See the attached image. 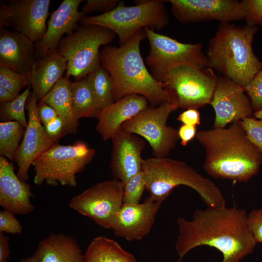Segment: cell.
I'll return each mask as SVG.
<instances>
[{"label":"cell","instance_id":"1","mask_svg":"<svg viewBox=\"0 0 262 262\" xmlns=\"http://www.w3.org/2000/svg\"><path fill=\"white\" fill-rule=\"evenodd\" d=\"M177 224V262L202 246L217 249L223 256L221 262H240L253 253L257 244L248 229L246 211L235 206L196 209L191 220L179 217Z\"/></svg>","mask_w":262,"mask_h":262},{"label":"cell","instance_id":"2","mask_svg":"<svg viewBox=\"0 0 262 262\" xmlns=\"http://www.w3.org/2000/svg\"><path fill=\"white\" fill-rule=\"evenodd\" d=\"M196 138L205 149L203 168L210 176L247 182L259 173L262 150L248 140L240 121L198 131Z\"/></svg>","mask_w":262,"mask_h":262},{"label":"cell","instance_id":"3","mask_svg":"<svg viewBox=\"0 0 262 262\" xmlns=\"http://www.w3.org/2000/svg\"><path fill=\"white\" fill-rule=\"evenodd\" d=\"M146 38L143 29L123 45L118 47L107 45L100 50V64L112 82L114 102L131 94L145 97L152 106L168 102L162 83L153 77L141 56L140 43Z\"/></svg>","mask_w":262,"mask_h":262},{"label":"cell","instance_id":"4","mask_svg":"<svg viewBox=\"0 0 262 262\" xmlns=\"http://www.w3.org/2000/svg\"><path fill=\"white\" fill-rule=\"evenodd\" d=\"M258 29L247 24L219 23L208 43L207 67L244 88L262 69L252 47Z\"/></svg>","mask_w":262,"mask_h":262},{"label":"cell","instance_id":"5","mask_svg":"<svg viewBox=\"0 0 262 262\" xmlns=\"http://www.w3.org/2000/svg\"><path fill=\"white\" fill-rule=\"evenodd\" d=\"M142 171L145 190L157 201L163 203L175 188L185 185L195 190L207 207H226V200L218 186L184 162L166 157L143 159Z\"/></svg>","mask_w":262,"mask_h":262},{"label":"cell","instance_id":"6","mask_svg":"<svg viewBox=\"0 0 262 262\" xmlns=\"http://www.w3.org/2000/svg\"><path fill=\"white\" fill-rule=\"evenodd\" d=\"M134 6H127L120 1L113 10L94 16H83L82 25H98L112 31L118 38L120 46L125 44L138 31L145 28L161 30L169 21L162 0H134Z\"/></svg>","mask_w":262,"mask_h":262},{"label":"cell","instance_id":"7","mask_svg":"<svg viewBox=\"0 0 262 262\" xmlns=\"http://www.w3.org/2000/svg\"><path fill=\"white\" fill-rule=\"evenodd\" d=\"M95 154L96 149L83 141L68 145L56 144L33 163L34 183L38 186L45 182L53 186L76 187V174L84 169Z\"/></svg>","mask_w":262,"mask_h":262},{"label":"cell","instance_id":"8","mask_svg":"<svg viewBox=\"0 0 262 262\" xmlns=\"http://www.w3.org/2000/svg\"><path fill=\"white\" fill-rule=\"evenodd\" d=\"M116 34L98 25H82L70 35L60 40L56 50L67 61L66 75L75 81L85 78L100 65L102 46L113 42Z\"/></svg>","mask_w":262,"mask_h":262},{"label":"cell","instance_id":"9","mask_svg":"<svg viewBox=\"0 0 262 262\" xmlns=\"http://www.w3.org/2000/svg\"><path fill=\"white\" fill-rule=\"evenodd\" d=\"M217 78L207 67L182 66L170 71L161 83L168 102L177 109H198L211 102Z\"/></svg>","mask_w":262,"mask_h":262},{"label":"cell","instance_id":"10","mask_svg":"<svg viewBox=\"0 0 262 262\" xmlns=\"http://www.w3.org/2000/svg\"><path fill=\"white\" fill-rule=\"evenodd\" d=\"M144 29L149 44L146 63L158 82L162 83L170 71L180 66L207 67V59L202 43H183L147 28Z\"/></svg>","mask_w":262,"mask_h":262},{"label":"cell","instance_id":"11","mask_svg":"<svg viewBox=\"0 0 262 262\" xmlns=\"http://www.w3.org/2000/svg\"><path fill=\"white\" fill-rule=\"evenodd\" d=\"M176 109L169 102L157 106H148L124 123L121 128L147 140L154 157H166L174 149L179 139L178 131L167 125L170 115Z\"/></svg>","mask_w":262,"mask_h":262},{"label":"cell","instance_id":"12","mask_svg":"<svg viewBox=\"0 0 262 262\" xmlns=\"http://www.w3.org/2000/svg\"><path fill=\"white\" fill-rule=\"evenodd\" d=\"M123 183L116 179L98 182L76 195L68 206L99 226L112 229L122 207Z\"/></svg>","mask_w":262,"mask_h":262},{"label":"cell","instance_id":"13","mask_svg":"<svg viewBox=\"0 0 262 262\" xmlns=\"http://www.w3.org/2000/svg\"><path fill=\"white\" fill-rule=\"evenodd\" d=\"M172 15L182 24L215 20L220 23L244 19L245 6L237 0H168Z\"/></svg>","mask_w":262,"mask_h":262},{"label":"cell","instance_id":"14","mask_svg":"<svg viewBox=\"0 0 262 262\" xmlns=\"http://www.w3.org/2000/svg\"><path fill=\"white\" fill-rule=\"evenodd\" d=\"M37 102L34 94L31 93L25 106L28 125L13 160L18 167L16 174L23 181L28 179V170L36 158L56 144L46 133L38 116Z\"/></svg>","mask_w":262,"mask_h":262},{"label":"cell","instance_id":"15","mask_svg":"<svg viewBox=\"0 0 262 262\" xmlns=\"http://www.w3.org/2000/svg\"><path fill=\"white\" fill-rule=\"evenodd\" d=\"M244 92L243 87L231 80L218 76L210 103L215 112L214 128H224L229 123L252 117L253 110Z\"/></svg>","mask_w":262,"mask_h":262},{"label":"cell","instance_id":"16","mask_svg":"<svg viewBox=\"0 0 262 262\" xmlns=\"http://www.w3.org/2000/svg\"><path fill=\"white\" fill-rule=\"evenodd\" d=\"M113 144L110 167L114 179L123 184L142 171V152L145 141L121 128L111 138Z\"/></svg>","mask_w":262,"mask_h":262},{"label":"cell","instance_id":"17","mask_svg":"<svg viewBox=\"0 0 262 262\" xmlns=\"http://www.w3.org/2000/svg\"><path fill=\"white\" fill-rule=\"evenodd\" d=\"M162 203L149 196L142 203L123 204L112 229L115 235L130 241L143 238L150 232Z\"/></svg>","mask_w":262,"mask_h":262},{"label":"cell","instance_id":"18","mask_svg":"<svg viewBox=\"0 0 262 262\" xmlns=\"http://www.w3.org/2000/svg\"><path fill=\"white\" fill-rule=\"evenodd\" d=\"M50 0H10V27L34 43L43 38L47 26Z\"/></svg>","mask_w":262,"mask_h":262},{"label":"cell","instance_id":"19","mask_svg":"<svg viewBox=\"0 0 262 262\" xmlns=\"http://www.w3.org/2000/svg\"><path fill=\"white\" fill-rule=\"evenodd\" d=\"M82 0H64L51 14L43 38L35 43L36 58L41 57L56 48L64 34L70 35L79 27L83 17L78 10Z\"/></svg>","mask_w":262,"mask_h":262},{"label":"cell","instance_id":"20","mask_svg":"<svg viewBox=\"0 0 262 262\" xmlns=\"http://www.w3.org/2000/svg\"><path fill=\"white\" fill-rule=\"evenodd\" d=\"M33 195L31 186L21 180L15 167L4 157H0V205L14 214H26L33 212L31 202Z\"/></svg>","mask_w":262,"mask_h":262},{"label":"cell","instance_id":"21","mask_svg":"<svg viewBox=\"0 0 262 262\" xmlns=\"http://www.w3.org/2000/svg\"><path fill=\"white\" fill-rule=\"evenodd\" d=\"M34 43L21 33L0 30V66L32 73L36 59Z\"/></svg>","mask_w":262,"mask_h":262},{"label":"cell","instance_id":"22","mask_svg":"<svg viewBox=\"0 0 262 262\" xmlns=\"http://www.w3.org/2000/svg\"><path fill=\"white\" fill-rule=\"evenodd\" d=\"M148 104L147 98L138 94L123 97L99 112L97 117V131L103 140L111 139L124 123L149 106Z\"/></svg>","mask_w":262,"mask_h":262},{"label":"cell","instance_id":"23","mask_svg":"<svg viewBox=\"0 0 262 262\" xmlns=\"http://www.w3.org/2000/svg\"><path fill=\"white\" fill-rule=\"evenodd\" d=\"M83 255L76 241L63 233H51L39 242L30 257L19 262H83Z\"/></svg>","mask_w":262,"mask_h":262},{"label":"cell","instance_id":"24","mask_svg":"<svg viewBox=\"0 0 262 262\" xmlns=\"http://www.w3.org/2000/svg\"><path fill=\"white\" fill-rule=\"evenodd\" d=\"M66 68V60L56 49L36 59L32 71L31 85L37 101L64 77Z\"/></svg>","mask_w":262,"mask_h":262},{"label":"cell","instance_id":"25","mask_svg":"<svg viewBox=\"0 0 262 262\" xmlns=\"http://www.w3.org/2000/svg\"><path fill=\"white\" fill-rule=\"evenodd\" d=\"M71 83L69 77L66 75L40 100L55 110L64 124L66 134H70L77 132L79 125V120L75 116L72 106Z\"/></svg>","mask_w":262,"mask_h":262},{"label":"cell","instance_id":"26","mask_svg":"<svg viewBox=\"0 0 262 262\" xmlns=\"http://www.w3.org/2000/svg\"><path fill=\"white\" fill-rule=\"evenodd\" d=\"M83 262H137L134 256L112 239L94 238L83 255Z\"/></svg>","mask_w":262,"mask_h":262},{"label":"cell","instance_id":"27","mask_svg":"<svg viewBox=\"0 0 262 262\" xmlns=\"http://www.w3.org/2000/svg\"><path fill=\"white\" fill-rule=\"evenodd\" d=\"M70 94L73 111L78 120L83 117L97 118L99 111L85 78L71 82Z\"/></svg>","mask_w":262,"mask_h":262},{"label":"cell","instance_id":"28","mask_svg":"<svg viewBox=\"0 0 262 262\" xmlns=\"http://www.w3.org/2000/svg\"><path fill=\"white\" fill-rule=\"evenodd\" d=\"M85 78L99 112L114 102L113 86L110 75L101 65Z\"/></svg>","mask_w":262,"mask_h":262},{"label":"cell","instance_id":"29","mask_svg":"<svg viewBox=\"0 0 262 262\" xmlns=\"http://www.w3.org/2000/svg\"><path fill=\"white\" fill-rule=\"evenodd\" d=\"M25 129L15 121L0 123V156L13 161L25 133Z\"/></svg>","mask_w":262,"mask_h":262},{"label":"cell","instance_id":"30","mask_svg":"<svg viewBox=\"0 0 262 262\" xmlns=\"http://www.w3.org/2000/svg\"><path fill=\"white\" fill-rule=\"evenodd\" d=\"M31 86H28L15 99L0 103V118L1 122L15 121L20 123L25 129L26 128L28 121L24 109L27 100L31 94Z\"/></svg>","mask_w":262,"mask_h":262},{"label":"cell","instance_id":"31","mask_svg":"<svg viewBox=\"0 0 262 262\" xmlns=\"http://www.w3.org/2000/svg\"><path fill=\"white\" fill-rule=\"evenodd\" d=\"M32 73H21L4 66H0V85L14 93L19 94L27 85H32Z\"/></svg>","mask_w":262,"mask_h":262},{"label":"cell","instance_id":"32","mask_svg":"<svg viewBox=\"0 0 262 262\" xmlns=\"http://www.w3.org/2000/svg\"><path fill=\"white\" fill-rule=\"evenodd\" d=\"M144 190H145V181L144 173L142 171L123 184V204L139 203Z\"/></svg>","mask_w":262,"mask_h":262},{"label":"cell","instance_id":"33","mask_svg":"<svg viewBox=\"0 0 262 262\" xmlns=\"http://www.w3.org/2000/svg\"><path fill=\"white\" fill-rule=\"evenodd\" d=\"M240 122L248 140L262 150V119L246 117Z\"/></svg>","mask_w":262,"mask_h":262},{"label":"cell","instance_id":"34","mask_svg":"<svg viewBox=\"0 0 262 262\" xmlns=\"http://www.w3.org/2000/svg\"><path fill=\"white\" fill-rule=\"evenodd\" d=\"M244 89L248 96L253 110L255 112L262 109V69Z\"/></svg>","mask_w":262,"mask_h":262},{"label":"cell","instance_id":"35","mask_svg":"<svg viewBox=\"0 0 262 262\" xmlns=\"http://www.w3.org/2000/svg\"><path fill=\"white\" fill-rule=\"evenodd\" d=\"M246 10V24L262 28V0H242Z\"/></svg>","mask_w":262,"mask_h":262},{"label":"cell","instance_id":"36","mask_svg":"<svg viewBox=\"0 0 262 262\" xmlns=\"http://www.w3.org/2000/svg\"><path fill=\"white\" fill-rule=\"evenodd\" d=\"M120 0H87L82 6L81 12L83 16L95 12L105 14L115 9Z\"/></svg>","mask_w":262,"mask_h":262},{"label":"cell","instance_id":"37","mask_svg":"<svg viewBox=\"0 0 262 262\" xmlns=\"http://www.w3.org/2000/svg\"><path fill=\"white\" fill-rule=\"evenodd\" d=\"M22 227L14 213L7 210L0 212V232L12 234H21Z\"/></svg>","mask_w":262,"mask_h":262},{"label":"cell","instance_id":"38","mask_svg":"<svg viewBox=\"0 0 262 262\" xmlns=\"http://www.w3.org/2000/svg\"><path fill=\"white\" fill-rule=\"evenodd\" d=\"M248 229L257 243H262V207L252 210L247 214Z\"/></svg>","mask_w":262,"mask_h":262},{"label":"cell","instance_id":"39","mask_svg":"<svg viewBox=\"0 0 262 262\" xmlns=\"http://www.w3.org/2000/svg\"><path fill=\"white\" fill-rule=\"evenodd\" d=\"M44 127L48 137L55 143L66 134L64 124L59 116L44 125Z\"/></svg>","mask_w":262,"mask_h":262},{"label":"cell","instance_id":"40","mask_svg":"<svg viewBox=\"0 0 262 262\" xmlns=\"http://www.w3.org/2000/svg\"><path fill=\"white\" fill-rule=\"evenodd\" d=\"M177 119L183 124L195 126L200 125V113L196 108H189L180 113Z\"/></svg>","mask_w":262,"mask_h":262},{"label":"cell","instance_id":"41","mask_svg":"<svg viewBox=\"0 0 262 262\" xmlns=\"http://www.w3.org/2000/svg\"><path fill=\"white\" fill-rule=\"evenodd\" d=\"M37 109L40 120L43 126L58 116L52 107L42 101L38 102Z\"/></svg>","mask_w":262,"mask_h":262},{"label":"cell","instance_id":"42","mask_svg":"<svg viewBox=\"0 0 262 262\" xmlns=\"http://www.w3.org/2000/svg\"><path fill=\"white\" fill-rule=\"evenodd\" d=\"M178 131L179 139L181 140L180 144L184 147L186 146L196 134L195 126L183 124Z\"/></svg>","mask_w":262,"mask_h":262},{"label":"cell","instance_id":"43","mask_svg":"<svg viewBox=\"0 0 262 262\" xmlns=\"http://www.w3.org/2000/svg\"><path fill=\"white\" fill-rule=\"evenodd\" d=\"M9 238L3 232H0V262H7L10 251Z\"/></svg>","mask_w":262,"mask_h":262},{"label":"cell","instance_id":"44","mask_svg":"<svg viewBox=\"0 0 262 262\" xmlns=\"http://www.w3.org/2000/svg\"><path fill=\"white\" fill-rule=\"evenodd\" d=\"M9 10L7 4L0 6V30L10 27Z\"/></svg>","mask_w":262,"mask_h":262},{"label":"cell","instance_id":"45","mask_svg":"<svg viewBox=\"0 0 262 262\" xmlns=\"http://www.w3.org/2000/svg\"><path fill=\"white\" fill-rule=\"evenodd\" d=\"M20 94L11 92L4 87L0 85V103H3L15 99Z\"/></svg>","mask_w":262,"mask_h":262},{"label":"cell","instance_id":"46","mask_svg":"<svg viewBox=\"0 0 262 262\" xmlns=\"http://www.w3.org/2000/svg\"><path fill=\"white\" fill-rule=\"evenodd\" d=\"M253 115L256 119H262V109L254 112Z\"/></svg>","mask_w":262,"mask_h":262}]
</instances>
